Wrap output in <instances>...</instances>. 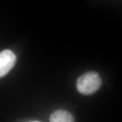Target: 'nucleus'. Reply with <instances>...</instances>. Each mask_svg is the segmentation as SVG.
Listing matches in <instances>:
<instances>
[{
	"label": "nucleus",
	"instance_id": "obj_2",
	"mask_svg": "<svg viewBox=\"0 0 122 122\" xmlns=\"http://www.w3.org/2000/svg\"><path fill=\"white\" fill-rule=\"evenodd\" d=\"M16 57L14 53L9 49L0 52V77L5 76L14 66Z\"/></svg>",
	"mask_w": 122,
	"mask_h": 122
},
{
	"label": "nucleus",
	"instance_id": "obj_4",
	"mask_svg": "<svg viewBox=\"0 0 122 122\" xmlns=\"http://www.w3.org/2000/svg\"><path fill=\"white\" fill-rule=\"evenodd\" d=\"M37 122V121H35V122Z\"/></svg>",
	"mask_w": 122,
	"mask_h": 122
},
{
	"label": "nucleus",
	"instance_id": "obj_1",
	"mask_svg": "<svg viewBox=\"0 0 122 122\" xmlns=\"http://www.w3.org/2000/svg\"><path fill=\"white\" fill-rule=\"evenodd\" d=\"M100 75L94 71H89L82 75L77 79L76 87L80 93L90 95L96 92L101 85Z\"/></svg>",
	"mask_w": 122,
	"mask_h": 122
},
{
	"label": "nucleus",
	"instance_id": "obj_3",
	"mask_svg": "<svg viewBox=\"0 0 122 122\" xmlns=\"http://www.w3.org/2000/svg\"><path fill=\"white\" fill-rule=\"evenodd\" d=\"M50 122H74L72 114L63 110L54 111L50 117Z\"/></svg>",
	"mask_w": 122,
	"mask_h": 122
}]
</instances>
